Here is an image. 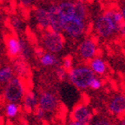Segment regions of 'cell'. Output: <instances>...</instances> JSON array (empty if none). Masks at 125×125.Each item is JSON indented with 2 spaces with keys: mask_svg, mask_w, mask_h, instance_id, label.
<instances>
[{
  "mask_svg": "<svg viewBox=\"0 0 125 125\" xmlns=\"http://www.w3.org/2000/svg\"><path fill=\"white\" fill-rule=\"evenodd\" d=\"M122 13V16H123V21L125 22V4L121 8V10H120Z\"/></svg>",
  "mask_w": 125,
  "mask_h": 125,
  "instance_id": "1f68e13d",
  "label": "cell"
},
{
  "mask_svg": "<svg viewBox=\"0 0 125 125\" xmlns=\"http://www.w3.org/2000/svg\"><path fill=\"white\" fill-rule=\"evenodd\" d=\"M85 22L76 18H72L62 23V31H64L69 37L72 38H78L83 36L85 31Z\"/></svg>",
  "mask_w": 125,
  "mask_h": 125,
  "instance_id": "8992f818",
  "label": "cell"
},
{
  "mask_svg": "<svg viewBox=\"0 0 125 125\" xmlns=\"http://www.w3.org/2000/svg\"><path fill=\"white\" fill-rule=\"evenodd\" d=\"M109 111L123 119L125 116V96H117L113 98L109 105Z\"/></svg>",
  "mask_w": 125,
  "mask_h": 125,
  "instance_id": "7c38bea8",
  "label": "cell"
},
{
  "mask_svg": "<svg viewBox=\"0 0 125 125\" xmlns=\"http://www.w3.org/2000/svg\"><path fill=\"white\" fill-rule=\"evenodd\" d=\"M70 118L72 121L90 124L92 121V113L85 104H80L73 108L70 113Z\"/></svg>",
  "mask_w": 125,
  "mask_h": 125,
  "instance_id": "52a82bcc",
  "label": "cell"
},
{
  "mask_svg": "<svg viewBox=\"0 0 125 125\" xmlns=\"http://www.w3.org/2000/svg\"><path fill=\"white\" fill-rule=\"evenodd\" d=\"M20 112V106L16 103H7L4 107V113L8 118L13 119L18 116Z\"/></svg>",
  "mask_w": 125,
  "mask_h": 125,
  "instance_id": "ffe728a7",
  "label": "cell"
},
{
  "mask_svg": "<svg viewBox=\"0 0 125 125\" xmlns=\"http://www.w3.org/2000/svg\"><path fill=\"white\" fill-rule=\"evenodd\" d=\"M93 125H115V123H109V121H107L105 119H99L95 122Z\"/></svg>",
  "mask_w": 125,
  "mask_h": 125,
  "instance_id": "4316f807",
  "label": "cell"
},
{
  "mask_svg": "<svg viewBox=\"0 0 125 125\" xmlns=\"http://www.w3.org/2000/svg\"><path fill=\"white\" fill-rule=\"evenodd\" d=\"M97 46L92 38H85L78 47L79 56L84 60H91L96 57Z\"/></svg>",
  "mask_w": 125,
  "mask_h": 125,
  "instance_id": "ba28073f",
  "label": "cell"
},
{
  "mask_svg": "<svg viewBox=\"0 0 125 125\" xmlns=\"http://www.w3.org/2000/svg\"><path fill=\"white\" fill-rule=\"evenodd\" d=\"M67 125H89V124H84V123H78V122L70 120V121L67 123Z\"/></svg>",
  "mask_w": 125,
  "mask_h": 125,
  "instance_id": "f546056e",
  "label": "cell"
},
{
  "mask_svg": "<svg viewBox=\"0 0 125 125\" xmlns=\"http://www.w3.org/2000/svg\"><path fill=\"white\" fill-rule=\"evenodd\" d=\"M105 13L112 19L113 23H115V27H116L117 31H120V29H121L122 25H123V23H124L123 16H122V13H121V11H120V10L111 8V9H109L108 10H106Z\"/></svg>",
  "mask_w": 125,
  "mask_h": 125,
  "instance_id": "e0dca14e",
  "label": "cell"
},
{
  "mask_svg": "<svg viewBox=\"0 0 125 125\" xmlns=\"http://www.w3.org/2000/svg\"><path fill=\"white\" fill-rule=\"evenodd\" d=\"M26 90L27 89L24 81L18 76H14L10 82L4 86L3 97L7 103L18 104L22 101Z\"/></svg>",
  "mask_w": 125,
  "mask_h": 125,
  "instance_id": "6da1fadb",
  "label": "cell"
},
{
  "mask_svg": "<svg viewBox=\"0 0 125 125\" xmlns=\"http://www.w3.org/2000/svg\"><path fill=\"white\" fill-rule=\"evenodd\" d=\"M1 1H2V0H1Z\"/></svg>",
  "mask_w": 125,
  "mask_h": 125,
  "instance_id": "8d00e7d4",
  "label": "cell"
},
{
  "mask_svg": "<svg viewBox=\"0 0 125 125\" xmlns=\"http://www.w3.org/2000/svg\"><path fill=\"white\" fill-rule=\"evenodd\" d=\"M95 30L96 34L103 38H109L118 32L115 23L105 12L100 15L95 21Z\"/></svg>",
  "mask_w": 125,
  "mask_h": 125,
  "instance_id": "277c9868",
  "label": "cell"
},
{
  "mask_svg": "<svg viewBox=\"0 0 125 125\" xmlns=\"http://www.w3.org/2000/svg\"><path fill=\"white\" fill-rule=\"evenodd\" d=\"M20 41V54L19 57L21 58L24 59L25 61H27L28 59L31 58V50L30 45L26 43V41L24 40H19Z\"/></svg>",
  "mask_w": 125,
  "mask_h": 125,
  "instance_id": "44dd1931",
  "label": "cell"
},
{
  "mask_svg": "<svg viewBox=\"0 0 125 125\" xmlns=\"http://www.w3.org/2000/svg\"><path fill=\"white\" fill-rule=\"evenodd\" d=\"M14 71L10 65L0 66V84L5 85L14 77Z\"/></svg>",
  "mask_w": 125,
  "mask_h": 125,
  "instance_id": "ac0fdd59",
  "label": "cell"
},
{
  "mask_svg": "<svg viewBox=\"0 0 125 125\" xmlns=\"http://www.w3.org/2000/svg\"><path fill=\"white\" fill-rule=\"evenodd\" d=\"M0 3H1V0H0Z\"/></svg>",
  "mask_w": 125,
  "mask_h": 125,
  "instance_id": "d590c367",
  "label": "cell"
},
{
  "mask_svg": "<svg viewBox=\"0 0 125 125\" xmlns=\"http://www.w3.org/2000/svg\"><path fill=\"white\" fill-rule=\"evenodd\" d=\"M57 12L60 19L63 22L69 21L74 18V2L62 1L57 4Z\"/></svg>",
  "mask_w": 125,
  "mask_h": 125,
  "instance_id": "8fae6325",
  "label": "cell"
},
{
  "mask_svg": "<svg viewBox=\"0 0 125 125\" xmlns=\"http://www.w3.org/2000/svg\"><path fill=\"white\" fill-rule=\"evenodd\" d=\"M90 69L93 71L94 74L103 75L106 71V63L101 57H95L90 60Z\"/></svg>",
  "mask_w": 125,
  "mask_h": 125,
  "instance_id": "9a60e30c",
  "label": "cell"
},
{
  "mask_svg": "<svg viewBox=\"0 0 125 125\" xmlns=\"http://www.w3.org/2000/svg\"><path fill=\"white\" fill-rule=\"evenodd\" d=\"M120 125H125V119H123V121L121 122V123H120Z\"/></svg>",
  "mask_w": 125,
  "mask_h": 125,
  "instance_id": "d6a6232c",
  "label": "cell"
},
{
  "mask_svg": "<svg viewBox=\"0 0 125 125\" xmlns=\"http://www.w3.org/2000/svg\"><path fill=\"white\" fill-rule=\"evenodd\" d=\"M11 68L14 71V74L17 75V76L23 80L29 78L31 76V68L28 64L27 61L21 58L20 57H16L13 59Z\"/></svg>",
  "mask_w": 125,
  "mask_h": 125,
  "instance_id": "9c48e42d",
  "label": "cell"
},
{
  "mask_svg": "<svg viewBox=\"0 0 125 125\" xmlns=\"http://www.w3.org/2000/svg\"><path fill=\"white\" fill-rule=\"evenodd\" d=\"M56 76L60 81H65L68 78V71L64 70L62 66H57L56 68Z\"/></svg>",
  "mask_w": 125,
  "mask_h": 125,
  "instance_id": "603a6c76",
  "label": "cell"
},
{
  "mask_svg": "<svg viewBox=\"0 0 125 125\" xmlns=\"http://www.w3.org/2000/svg\"><path fill=\"white\" fill-rule=\"evenodd\" d=\"M42 42H43V48L48 51V52H51L52 54L62 51L64 47L65 43L64 37L62 36V33L53 32L49 30H47L46 32L43 34Z\"/></svg>",
  "mask_w": 125,
  "mask_h": 125,
  "instance_id": "3957f363",
  "label": "cell"
},
{
  "mask_svg": "<svg viewBox=\"0 0 125 125\" xmlns=\"http://www.w3.org/2000/svg\"><path fill=\"white\" fill-rule=\"evenodd\" d=\"M120 33H121V35L123 36V37L125 39V22L123 23V24L122 25L121 29H120Z\"/></svg>",
  "mask_w": 125,
  "mask_h": 125,
  "instance_id": "4dcf8cb0",
  "label": "cell"
},
{
  "mask_svg": "<svg viewBox=\"0 0 125 125\" xmlns=\"http://www.w3.org/2000/svg\"><path fill=\"white\" fill-rule=\"evenodd\" d=\"M35 19L39 27L42 29L48 30L50 27V23H51V16L47 9L44 8H37L35 10Z\"/></svg>",
  "mask_w": 125,
  "mask_h": 125,
  "instance_id": "4fadbf2b",
  "label": "cell"
},
{
  "mask_svg": "<svg viewBox=\"0 0 125 125\" xmlns=\"http://www.w3.org/2000/svg\"><path fill=\"white\" fill-rule=\"evenodd\" d=\"M58 100L55 94L50 91H43L38 96V107L46 114L53 113L58 109Z\"/></svg>",
  "mask_w": 125,
  "mask_h": 125,
  "instance_id": "5b68a950",
  "label": "cell"
},
{
  "mask_svg": "<svg viewBox=\"0 0 125 125\" xmlns=\"http://www.w3.org/2000/svg\"><path fill=\"white\" fill-rule=\"evenodd\" d=\"M61 66L66 71H70L73 69V59L70 56H67L62 59V62Z\"/></svg>",
  "mask_w": 125,
  "mask_h": 125,
  "instance_id": "cb8c5ba5",
  "label": "cell"
},
{
  "mask_svg": "<svg viewBox=\"0 0 125 125\" xmlns=\"http://www.w3.org/2000/svg\"><path fill=\"white\" fill-rule=\"evenodd\" d=\"M43 53H44V50H43V48H40V47H38V48H37V49L35 50V54L37 55L38 57H41Z\"/></svg>",
  "mask_w": 125,
  "mask_h": 125,
  "instance_id": "83f0119b",
  "label": "cell"
},
{
  "mask_svg": "<svg viewBox=\"0 0 125 125\" xmlns=\"http://www.w3.org/2000/svg\"><path fill=\"white\" fill-rule=\"evenodd\" d=\"M102 87V82L100 79L96 77H93L90 80V83H89V88L93 89V90H99Z\"/></svg>",
  "mask_w": 125,
  "mask_h": 125,
  "instance_id": "484cf974",
  "label": "cell"
},
{
  "mask_svg": "<svg viewBox=\"0 0 125 125\" xmlns=\"http://www.w3.org/2000/svg\"><path fill=\"white\" fill-rule=\"evenodd\" d=\"M39 61L43 66H59V61L54 54L51 52H44L41 57H39Z\"/></svg>",
  "mask_w": 125,
  "mask_h": 125,
  "instance_id": "d6986e66",
  "label": "cell"
},
{
  "mask_svg": "<svg viewBox=\"0 0 125 125\" xmlns=\"http://www.w3.org/2000/svg\"><path fill=\"white\" fill-rule=\"evenodd\" d=\"M34 114V117H35V119L38 122H43L44 121L45 117H46L47 114L43 111V109H41L39 107H37L36 109V110L33 112Z\"/></svg>",
  "mask_w": 125,
  "mask_h": 125,
  "instance_id": "d4e9b609",
  "label": "cell"
},
{
  "mask_svg": "<svg viewBox=\"0 0 125 125\" xmlns=\"http://www.w3.org/2000/svg\"><path fill=\"white\" fill-rule=\"evenodd\" d=\"M6 49L9 56L13 58L19 57L20 54V41L16 37H9L6 38Z\"/></svg>",
  "mask_w": 125,
  "mask_h": 125,
  "instance_id": "5bb4252c",
  "label": "cell"
},
{
  "mask_svg": "<svg viewBox=\"0 0 125 125\" xmlns=\"http://www.w3.org/2000/svg\"><path fill=\"white\" fill-rule=\"evenodd\" d=\"M10 25L13 28L15 31H21L23 27V23L22 22V20L20 19L17 16H13L10 20Z\"/></svg>",
  "mask_w": 125,
  "mask_h": 125,
  "instance_id": "7402d4cb",
  "label": "cell"
},
{
  "mask_svg": "<svg viewBox=\"0 0 125 125\" xmlns=\"http://www.w3.org/2000/svg\"><path fill=\"white\" fill-rule=\"evenodd\" d=\"M87 8H86L85 4L78 0L74 2V18L77 20H80V21H84L87 18Z\"/></svg>",
  "mask_w": 125,
  "mask_h": 125,
  "instance_id": "2e32d148",
  "label": "cell"
},
{
  "mask_svg": "<svg viewBox=\"0 0 125 125\" xmlns=\"http://www.w3.org/2000/svg\"><path fill=\"white\" fill-rule=\"evenodd\" d=\"M123 54H124V57H125V46L123 47Z\"/></svg>",
  "mask_w": 125,
  "mask_h": 125,
  "instance_id": "e575fe53",
  "label": "cell"
},
{
  "mask_svg": "<svg viewBox=\"0 0 125 125\" xmlns=\"http://www.w3.org/2000/svg\"><path fill=\"white\" fill-rule=\"evenodd\" d=\"M19 125H28V124L26 123H23H23H20Z\"/></svg>",
  "mask_w": 125,
  "mask_h": 125,
  "instance_id": "836d02e7",
  "label": "cell"
},
{
  "mask_svg": "<svg viewBox=\"0 0 125 125\" xmlns=\"http://www.w3.org/2000/svg\"><path fill=\"white\" fill-rule=\"evenodd\" d=\"M21 1H22V4L24 6H30L32 4V2H33V0H21Z\"/></svg>",
  "mask_w": 125,
  "mask_h": 125,
  "instance_id": "f1b7e54d",
  "label": "cell"
},
{
  "mask_svg": "<svg viewBox=\"0 0 125 125\" xmlns=\"http://www.w3.org/2000/svg\"><path fill=\"white\" fill-rule=\"evenodd\" d=\"M23 110L27 113H33L38 107V96L31 90H27L22 99Z\"/></svg>",
  "mask_w": 125,
  "mask_h": 125,
  "instance_id": "30bf717a",
  "label": "cell"
},
{
  "mask_svg": "<svg viewBox=\"0 0 125 125\" xmlns=\"http://www.w3.org/2000/svg\"><path fill=\"white\" fill-rule=\"evenodd\" d=\"M93 77H95V74L88 66L76 67L68 72L69 80L79 90L89 88V83Z\"/></svg>",
  "mask_w": 125,
  "mask_h": 125,
  "instance_id": "7a4b0ae2",
  "label": "cell"
}]
</instances>
